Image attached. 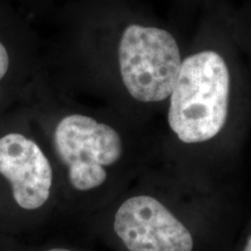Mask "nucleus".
I'll list each match as a JSON object with an SVG mask.
<instances>
[{
    "instance_id": "nucleus-1",
    "label": "nucleus",
    "mask_w": 251,
    "mask_h": 251,
    "mask_svg": "<svg viewBox=\"0 0 251 251\" xmlns=\"http://www.w3.org/2000/svg\"><path fill=\"white\" fill-rule=\"evenodd\" d=\"M230 72L221 55L201 51L181 62L172 90L168 122L184 143H201L224 129L228 118Z\"/></svg>"
},
{
    "instance_id": "nucleus-2",
    "label": "nucleus",
    "mask_w": 251,
    "mask_h": 251,
    "mask_svg": "<svg viewBox=\"0 0 251 251\" xmlns=\"http://www.w3.org/2000/svg\"><path fill=\"white\" fill-rule=\"evenodd\" d=\"M119 64L124 85L134 99L158 102L171 96L181 67L180 51L169 31L130 25L122 34Z\"/></svg>"
},
{
    "instance_id": "nucleus-3",
    "label": "nucleus",
    "mask_w": 251,
    "mask_h": 251,
    "mask_svg": "<svg viewBox=\"0 0 251 251\" xmlns=\"http://www.w3.org/2000/svg\"><path fill=\"white\" fill-rule=\"evenodd\" d=\"M54 143L71 186L79 192L101 186L107 179V168L117 164L124 151L114 128L81 114L68 115L58 122Z\"/></svg>"
},
{
    "instance_id": "nucleus-4",
    "label": "nucleus",
    "mask_w": 251,
    "mask_h": 251,
    "mask_svg": "<svg viewBox=\"0 0 251 251\" xmlns=\"http://www.w3.org/2000/svg\"><path fill=\"white\" fill-rule=\"evenodd\" d=\"M129 251H193L190 229L156 198L135 196L121 203L113 222Z\"/></svg>"
},
{
    "instance_id": "nucleus-5",
    "label": "nucleus",
    "mask_w": 251,
    "mask_h": 251,
    "mask_svg": "<svg viewBox=\"0 0 251 251\" xmlns=\"http://www.w3.org/2000/svg\"><path fill=\"white\" fill-rule=\"evenodd\" d=\"M0 175L8 181L17 205L36 211L50 198L54 174L39 144L19 133L0 137Z\"/></svg>"
},
{
    "instance_id": "nucleus-6",
    "label": "nucleus",
    "mask_w": 251,
    "mask_h": 251,
    "mask_svg": "<svg viewBox=\"0 0 251 251\" xmlns=\"http://www.w3.org/2000/svg\"><path fill=\"white\" fill-rule=\"evenodd\" d=\"M9 68V57L8 52L5 46L0 42V79H2Z\"/></svg>"
},
{
    "instance_id": "nucleus-7",
    "label": "nucleus",
    "mask_w": 251,
    "mask_h": 251,
    "mask_svg": "<svg viewBox=\"0 0 251 251\" xmlns=\"http://www.w3.org/2000/svg\"><path fill=\"white\" fill-rule=\"evenodd\" d=\"M243 251H251V234L247 238L246 244H244V248H243Z\"/></svg>"
},
{
    "instance_id": "nucleus-8",
    "label": "nucleus",
    "mask_w": 251,
    "mask_h": 251,
    "mask_svg": "<svg viewBox=\"0 0 251 251\" xmlns=\"http://www.w3.org/2000/svg\"><path fill=\"white\" fill-rule=\"evenodd\" d=\"M47 251H74L70 249H65V248H52V249H49Z\"/></svg>"
}]
</instances>
